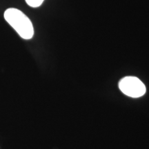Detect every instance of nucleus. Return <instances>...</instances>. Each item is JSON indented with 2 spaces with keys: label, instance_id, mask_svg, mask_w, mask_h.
Returning <instances> with one entry per match:
<instances>
[{
  "label": "nucleus",
  "instance_id": "nucleus-1",
  "mask_svg": "<svg viewBox=\"0 0 149 149\" xmlns=\"http://www.w3.org/2000/svg\"><path fill=\"white\" fill-rule=\"evenodd\" d=\"M4 18L24 40H30L34 35V29L30 19L21 10L17 8H8L5 11Z\"/></svg>",
  "mask_w": 149,
  "mask_h": 149
},
{
  "label": "nucleus",
  "instance_id": "nucleus-2",
  "mask_svg": "<svg viewBox=\"0 0 149 149\" xmlns=\"http://www.w3.org/2000/svg\"><path fill=\"white\" fill-rule=\"evenodd\" d=\"M119 88L124 95L133 98L140 97L146 91L144 83L133 76H128L121 79L119 82Z\"/></svg>",
  "mask_w": 149,
  "mask_h": 149
},
{
  "label": "nucleus",
  "instance_id": "nucleus-3",
  "mask_svg": "<svg viewBox=\"0 0 149 149\" xmlns=\"http://www.w3.org/2000/svg\"><path fill=\"white\" fill-rule=\"evenodd\" d=\"M44 0H26V2L30 6L33 7V8H37V7L40 6L44 2Z\"/></svg>",
  "mask_w": 149,
  "mask_h": 149
}]
</instances>
